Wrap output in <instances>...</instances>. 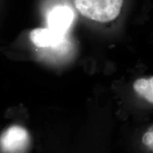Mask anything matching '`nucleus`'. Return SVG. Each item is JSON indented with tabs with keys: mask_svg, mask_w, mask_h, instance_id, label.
Instances as JSON below:
<instances>
[{
	"mask_svg": "<svg viewBox=\"0 0 153 153\" xmlns=\"http://www.w3.org/2000/svg\"><path fill=\"white\" fill-rule=\"evenodd\" d=\"M79 13L88 19L100 22L114 20L119 15L123 0H74Z\"/></svg>",
	"mask_w": 153,
	"mask_h": 153,
	"instance_id": "obj_1",
	"label": "nucleus"
},
{
	"mask_svg": "<svg viewBox=\"0 0 153 153\" xmlns=\"http://www.w3.org/2000/svg\"><path fill=\"white\" fill-rule=\"evenodd\" d=\"M29 143V137L27 131L16 126L9 128L2 136L0 144L4 151L9 152H23Z\"/></svg>",
	"mask_w": 153,
	"mask_h": 153,
	"instance_id": "obj_2",
	"label": "nucleus"
},
{
	"mask_svg": "<svg viewBox=\"0 0 153 153\" xmlns=\"http://www.w3.org/2000/svg\"><path fill=\"white\" fill-rule=\"evenodd\" d=\"M73 19V12L68 7H56L49 15L48 24L49 29L63 35L71 25Z\"/></svg>",
	"mask_w": 153,
	"mask_h": 153,
	"instance_id": "obj_3",
	"label": "nucleus"
},
{
	"mask_svg": "<svg viewBox=\"0 0 153 153\" xmlns=\"http://www.w3.org/2000/svg\"><path fill=\"white\" fill-rule=\"evenodd\" d=\"M62 34L50 29L36 28L31 31L30 39L38 47H47L57 45L61 41Z\"/></svg>",
	"mask_w": 153,
	"mask_h": 153,
	"instance_id": "obj_4",
	"label": "nucleus"
},
{
	"mask_svg": "<svg viewBox=\"0 0 153 153\" xmlns=\"http://www.w3.org/2000/svg\"><path fill=\"white\" fill-rule=\"evenodd\" d=\"M133 87L137 93L153 103V76L149 79H137L134 82Z\"/></svg>",
	"mask_w": 153,
	"mask_h": 153,
	"instance_id": "obj_5",
	"label": "nucleus"
}]
</instances>
